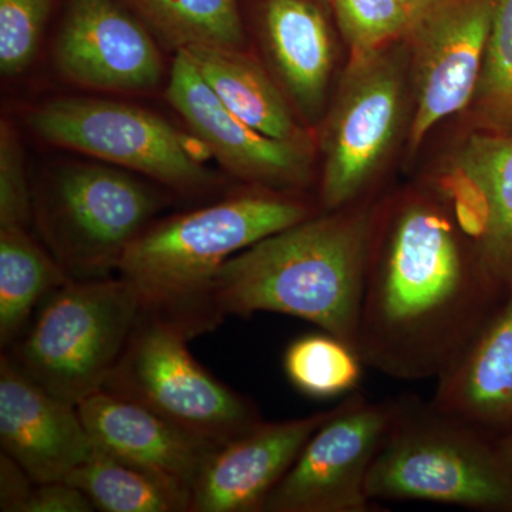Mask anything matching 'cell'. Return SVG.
Here are the masks:
<instances>
[{
	"label": "cell",
	"mask_w": 512,
	"mask_h": 512,
	"mask_svg": "<svg viewBox=\"0 0 512 512\" xmlns=\"http://www.w3.org/2000/svg\"><path fill=\"white\" fill-rule=\"evenodd\" d=\"M397 397L372 402L355 392L338 403L302 448L262 512H372L366 484L382 447Z\"/></svg>",
	"instance_id": "cell-9"
},
{
	"label": "cell",
	"mask_w": 512,
	"mask_h": 512,
	"mask_svg": "<svg viewBox=\"0 0 512 512\" xmlns=\"http://www.w3.org/2000/svg\"><path fill=\"white\" fill-rule=\"evenodd\" d=\"M402 103V77L382 50L353 60L323 138L322 211L359 201L386 153Z\"/></svg>",
	"instance_id": "cell-10"
},
{
	"label": "cell",
	"mask_w": 512,
	"mask_h": 512,
	"mask_svg": "<svg viewBox=\"0 0 512 512\" xmlns=\"http://www.w3.org/2000/svg\"><path fill=\"white\" fill-rule=\"evenodd\" d=\"M353 60L380 52L396 37L406 36L413 13L402 0H330Z\"/></svg>",
	"instance_id": "cell-25"
},
{
	"label": "cell",
	"mask_w": 512,
	"mask_h": 512,
	"mask_svg": "<svg viewBox=\"0 0 512 512\" xmlns=\"http://www.w3.org/2000/svg\"><path fill=\"white\" fill-rule=\"evenodd\" d=\"M384 220L377 215L356 350L366 366L392 379L437 380L508 288L436 202L410 195Z\"/></svg>",
	"instance_id": "cell-1"
},
{
	"label": "cell",
	"mask_w": 512,
	"mask_h": 512,
	"mask_svg": "<svg viewBox=\"0 0 512 512\" xmlns=\"http://www.w3.org/2000/svg\"><path fill=\"white\" fill-rule=\"evenodd\" d=\"M494 440L498 453L503 458L504 466L507 467L508 474L512 478V430L501 434V436L494 437Z\"/></svg>",
	"instance_id": "cell-31"
},
{
	"label": "cell",
	"mask_w": 512,
	"mask_h": 512,
	"mask_svg": "<svg viewBox=\"0 0 512 512\" xmlns=\"http://www.w3.org/2000/svg\"><path fill=\"white\" fill-rule=\"evenodd\" d=\"M130 3L177 52L192 47H244L238 0H130Z\"/></svg>",
	"instance_id": "cell-23"
},
{
	"label": "cell",
	"mask_w": 512,
	"mask_h": 512,
	"mask_svg": "<svg viewBox=\"0 0 512 512\" xmlns=\"http://www.w3.org/2000/svg\"><path fill=\"white\" fill-rule=\"evenodd\" d=\"M22 148L8 121L0 127V228H26L33 218V197Z\"/></svg>",
	"instance_id": "cell-28"
},
{
	"label": "cell",
	"mask_w": 512,
	"mask_h": 512,
	"mask_svg": "<svg viewBox=\"0 0 512 512\" xmlns=\"http://www.w3.org/2000/svg\"><path fill=\"white\" fill-rule=\"evenodd\" d=\"M66 481L82 490L96 511L190 512V491L96 448Z\"/></svg>",
	"instance_id": "cell-22"
},
{
	"label": "cell",
	"mask_w": 512,
	"mask_h": 512,
	"mask_svg": "<svg viewBox=\"0 0 512 512\" xmlns=\"http://www.w3.org/2000/svg\"><path fill=\"white\" fill-rule=\"evenodd\" d=\"M90 498L67 481L36 484L23 512H92Z\"/></svg>",
	"instance_id": "cell-29"
},
{
	"label": "cell",
	"mask_w": 512,
	"mask_h": 512,
	"mask_svg": "<svg viewBox=\"0 0 512 512\" xmlns=\"http://www.w3.org/2000/svg\"><path fill=\"white\" fill-rule=\"evenodd\" d=\"M377 214L360 200L256 242L218 269L208 288L214 318L281 313L356 349Z\"/></svg>",
	"instance_id": "cell-2"
},
{
	"label": "cell",
	"mask_w": 512,
	"mask_h": 512,
	"mask_svg": "<svg viewBox=\"0 0 512 512\" xmlns=\"http://www.w3.org/2000/svg\"><path fill=\"white\" fill-rule=\"evenodd\" d=\"M56 63L70 82L101 92H147L163 60L146 29L113 0H69Z\"/></svg>",
	"instance_id": "cell-12"
},
{
	"label": "cell",
	"mask_w": 512,
	"mask_h": 512,
	"mask_svg": "<svg viewBox=\"0 0 512 512\" xmlns=\"http://www.w3.org/2000/svg\"><path fill=\"white\" fill-rule=\"evenodd\" d=\"M72 281L26 228H0V346L23 335L42 303Z\"/></svg>",
	"instance_id": "cell-21"
},
{
	"label": "cell",
	"mask_w": 512,
	"mask_h": 512,
	"mask_svg": "<svg viewBox=\"0 0 512 512\" xmlns=\"http://www.w3.org/2000/svg\"><path fill=\"white\" fill-rule=\"evenodd\" d=\"M311 205L278 192H245L153 222L127 248L119 274L146 311L181 323L194 338L220 326L208 288L225 262L256 242L308 220Z\"/></svg>",
	"instance_id": "cell-3"
},
{
	"label": "cell",
	"mask_w": 512,
	"mask_h": 512,
	"mask_svg": "<svg viewBox=\"0 0 512 512\" xmlns=\"http://www.w3.org/2000/svg\"><path fill=\"white\" fill-rule=\"evenodd\" d=\"M35 481L5 453H0V510L23 512Z\"/></svg>",
	"instance_id": "cell-30"
},
{
	"label": "cell",
	"mask_w": 512,
	"mask_h": 512,
	"mask_svg": "<svg viewBox=\"0 0 512 512\" xmlns=\"http://www.w3.org/2000/svg\"><path fill=\"white\" fill-rule=\"evenodd\" d=\"M402 2L407 6V8H409L410 12L413 13L414 20H416L417 16L429 8L434 0H402Z\"/></svg>",
	"instance_id": "cell-32"
},
{
	"label": "cell",
	"mask_w": 512,
	"mask_h": 512,
	"mask_svg": "<svg viewBox=\"0 0 512 512\" xmlns=\"http://www.w3.org/2000/svg\"><path fill=\"white\" fill-rule=\"evenodd\" d=\"M266 47L286 90L299 109L322 107L332 73L328 23L311 0H268L264 9Z\"/></svg>",
	"instance_id": "cell-19"
},
{
	"label": "cell",
	"mask_w": 512,
	"mask_h": 512,
	"mask_svg": "<svg viewBox=\"0 0 512 512\" xmlns=\"http://www.w3.org/2000/svg\"><path fill=\"white\" fill-rule=\"evenodd\" d=\"M183 52L235 116L265 136L301 144L284 96L244 50L192 47Z\"/></svg>",
	"instance_id": "cell-20"
},
{
	"label": "cell",
	"mask_w": 512,
	"mask_h": 512,
	"mask_svg": "<svg viewBox=\"0 0 512 512\" xmlns=\"http://www.w3.org/2000/svg\"><path fill=\"white\" fill-rule=\"evenodd\" d=\"M366 490L375 503L427 501L512 512V478L494 437L414 394L397 397Z\"/></svg>",
	"instance_id": "cell-4"
},
{
	"label": "cell",
	"mask_w": 512,
	"mask_h": 512,
	"mask_svg": "<svg viewBox=\"0 0 512 512\" xmlns=\"http://www.w3.org/2000/svg\"><path fill=\"white\" fill-rule=\"evenodd\" d=\"M477 94L485 119L512 126V0H497Z\"/></svg>",
	"instance_id": "cell-26"
},
{
	"label": "cell",
	"mask_w": 512,
	"mask_h": 512,
	"mask_svg": "<svg viewBox=\"0 0 512 512\" xmlns=\"http://www.w3.org/2000/svg\"><path fill=\"white\" fill-rule=\"evenodd\" d=\"M94 448L192 491L218 446L147 407L99 390L77 404Z\"/></svg>",
	"instance_id": "cell-16"
},
{
	"label": "cell",
	"mask_w": 512,
	"mask_h": 512,
	"mask_svg": "<svg viewBox=\"0 0 512 512\" xmlns=\"http://www.w3.org/2000/svg\"><path fill=\"white\" fill-rule=\"evenodd\" d=\"M357 350L330 333H311L293 340L284 367L289 382L313 399H333L357 392L363 375Z\"/></svg>",
	"instance_id": "cell-24"
},
{
	"label": "cell",
	"mask_w": 512,
	"mask_h": 512,
	"mask_svg": "<svg viewBox=\"0 0 512 512\" xmlns=\"http://www.w3.org/2000/svg\"><path fill=\"white\" fill-rule=\"evenodd\" d=\"M431 402L488 436L512 430V286L456 363L437 379Z\"/></svg>",
	"instance_id": "cell-17"
},
{
	"label": "cell",
	"mask_w": 512,
	"mask_h": 512,
	"mask_svg": "<svg viewBox=\"0 0 512 512\" xmlns=\"http://www.w3.org/2000/svg\"><path fill=\"white\" fill-rule=\"evenodd\" d=\"M497 0H434L417 16L412 37L417 110L410 144L420 146L436 124L476 93Z\"/></svg>",
	"instance_id": "cell-11"
},
{
	"label": "cell",
	"mask_w": 512,
	"mask_h": 512,
	"mask_svg": "<svg viewBox=\"0 0 512 512\" xmlns=\"http://www.w3.org/2000/svg\"><path fill=\"white\" fill-rule=\"evenodd\" d=\"M143 311L124 278L67 282L42 303L28 328L2 350L23 375L66 402L103 389Z\"/></svg>",
	"instance_id": "cell-5"
},
{
	"label": "cell",
	"mask_w": 512,
	"mask_h": 512,
	"mask_svg": "<svg viewBox=\"0 0 512 512\" xmlns=\"http://www.w3.org/2000/svg\"><path fill=\"white\" fill-rule=\"evenodd\" d=\"M52 0H0V70L18 76L35 59Z\"/></svg>",
	"instance_id": "cell-27"
},
{
	"label": "cell",
	"mask_w": 512,
	"mask_h": 512,
	"mask_svg": "<svg viewBox=\"0 0 512 512\" xmlns=\"http://www.w3.org/2000/svg\"><path fill=\"white\" fill-rule=\"evenodd\" d=\"M181 323L143 308L103 389L147 407L215 446L237 440L264 421L258 406L222 383L188 350Z\"/></svg>",
	"instance_id": "cell-6"
},
{
	"label": "cell",
	"mask_w": 512,
	"mask_h": 512,
	"mask_svg": "<svg viewBox=\"0 0 512 512\" xmlns=\"http://www.w3.org/2000/svg\"><path fill=\"white\" fill-rule=\"evenodd\" d=\"M164 207L157 191L106 165H70L33 200L49 252L76 281L109 278Z\"/></svg>",
	"instance_id": "cell-7"
},
{
	"label": "cell",
	"mask_w": 512,
	"mask_h": 512,
	"mask_svg": "<svg viewBox=\"0 0 512 512\" xmlns=\"http://www.w3.org/2000/svg\"><path fill=\"white\" fill-rule=\"evenodd\" d=\"M28 121L53 146L146 174L175 190L210 184V173L187 137L156 114L130 104L66 97L37 107Z\"/></svg>",
	"instance_id": "cell-8"
},
{
	"label": "cell",
	"mask_w": 512,
	"mask_h": 512,
	"mask_svg": "<svg viewBox=\"0 0 512 512\" xmlns=\"http://www.w3.org/2000/svg\"><path fill=\"white\" fill-rule=\"evenodd\" d=\"M456 217L507 288L512 286V137L474 134L454 161Z\"/></svg>",
	"instance_id": "cell-18"
},
{
	"label": "cell",
	"mask_w": 512,
	"mask_h": 512,
	"mask_svg": "<svg viewBox=\"0 0 512 512\" xmlns=\"http://www.w3.org/2000/svg\"><path fill=\"white\" fill-rule=\"evenodd\" d=\"M0 446L36 484L66 481L94 453L76 404L40 387L0 356Z\"/></svg>",
	"instance_id": "cell-14"
},
{
	"label": "cell",
	"mask_w": 512,
	"mask_h": 512,
	"mask_svg": "<svg viewBox=\"0 0 512 512\" xmlns=\"http://www.w3.org/2000/svg\"><path fill=\"white\" fill-rule=\"evenodd\" d=\"M338 410L258 427L215 451L191 491L190 512H262L312 434Z\"/></svg>",
	"instance_id": "cell-15"
},
{
	"label": "cell",
	"mask_w": 512,
	"mask_h": 512,
	"mask_svg": "<svg viewBox=\"0 0 512 512\" xmlns=\"http://www.w3.org/2000/svg\"><path fill=\"white\" fill-rule=\"evenodd\" d=\"M167 99L202 146L235 177L269 187L305 183L308 160L301 144L265 136L235 116L183 50L171 67Z\"/></svg>",
	"instance_id": "cell-13"
}]
</instances>
